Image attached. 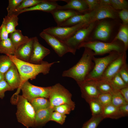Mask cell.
<instances>
[{
	"mask_svg": "<svg viewBox=\"0 0 128 128\" xmlns=\"http://www.w3.org/2000/svg\"><path fill=\"white\" fill-rule=\"evenodd\" d=\"M7 55L10 57L18 69L21 77V86L29 79L32 80L35 79L40 73H42L44 75L48 73L52 66L55 63L60 62L58 61L49 63L43 61L40 64H35L20 60L14 55Z\"/></svg>",
	"mask_w": 128,
	"mask_h": 128,
	"instance_id": "6da1fadb",
	"label": "cell"
},
{
	"mask_svg": "<svg viewBox=\"0 0 128 128\" xmlns=\"http://www.w3.org/2000/svg\"><path fill=\"white\" fill-rule=\"evenodd\" d=\"M82 56L78 62L68 69L63 72L62 76L71 78L78 84L84 81L94 66L92 59L95 55L91 49L85 48Z\"/></svg>",
	"mask_w": 128,
	"mask_h": 128,
	"instance_id": "7a4b0ae2",
	"label": "cell"
},
{
	"mask_svg": "<svg viewBox=\"0 0 128 128\" xmlns=\"http://www.w3.org/2000/svg\"><path fill=\"white\" fill-rule=\"evenodd\" d=\"M15 103L18 121L27 128L35 127L36 112L30 103L22 95H18Z\"/></svg>",
	"mask_w": 128,
	"mask_h": 128,
	"instance_id": "3957f363",
	"label": "cell"
},
{
	"mask_svg": "<svg viewBox=\"0 0 128 128\" xmlns=\"http://www.w3.org/2000/svg\"><path fill=\"white\" fill-rule=\"evenodd\" d=\"M84 47L91 50L94 52L95 56L102 55L110 53L113 51H116L121 53L125 51L123 45L116 41L106 42L98 41L88 40L81 44L78 49Z\"/></svg>",
	"mask_w": 128,
	"mask_h": 128,
	"instance_id": "277c9868",
	"label": "cell"
},
{
	"mask_svg": "<svg viewBox=\"0 0 128 128\" xmlns=\"http://www.w3.org/2000/svg\"><path fill=\"white\" fill-rule=\"evenodd\" d=\"M121 53L113 51L103 57L96 58L94 56L92 60L94 64V67L85 80H95L101 79L109 65Z\"/></svg>",
	"mask_w": 128,
	"mask_h": 128,
	"instance_id": "5b68a950",
	"label": "cell"
},
{
	"mask_svg": "<svg viewBox=\"0 0 128 128\" xmlns=\"http://www.w3.org/2000/svg\"><path fill=\"white\" fill-rule=\"evenodd\" d=\"M71 94L64 87L58 83L51 87L49 98L50 107H54L66 104L73 109L75 104L71 99Z\"/></svg>",
	"mask_w": 128,
	"mask_h": 128,
	"instance_id": "8992f818",
	"label": "cell"
},
{
	"mask_svg": "<svg viewBox=\"0 0 128 128\" xmlns=\"http://www.w3.org/2000/svg\"><path fill=\"white\" fill-rule=\"evenodd\" d=\"M96 22H91L87 26L79 29L64 41L72 51L73 55L75 54L77 50L81 44L89 40L88 37L95 27Z\"/></svg>",
	"mask_w": 128,
	"mask_h": 128,
	"instance_id": "52a82bcc",
	"label": "cell"
},
{
	"mask_svg": "<svg viewBox=\"0 0 128 128\" xmlns=\"http://www.w3.org/2000/svg\"><path fill=\"white\" fill-rule=\"evenodd\" d=\"M90 23H82L70 26L51 27L43 30V31L64 42L71 37L78 30L87 26Z\"/></svg>",
	"mask_w": 128,
	"mask_h": 128,
	"instance_id": "ba28073f",
	"label": "cell"
},
{
	"mask_svg": "<svg viewBox=\"0 0 128 128\" xmlns=\"http://www.w3.org/2000/svg\"><path fill=\"white\" fill-rule=\"evenodd\" d=\"M51 87H42L35 86L27 80L21 86L19 89L22 96L29 101L37 97L49 98Z\"/></svg>",
	"mask_w": 128,
	"mask_h": 128,
	"instance_id": "9c48e42d",
	"label": "cell"
},
{
	"mask_svg": "<svg viewBox=\"0 0 128 128\" xmlns=\"http://www.w3.org/2000/svg\"><path fill=\"white\" fill-rule=\"evenodd\" d=\"M39 35L52 48L59 57H62L68 52L73 54L72 51L64 42L54 36L43 31L40 33Z\"/></svg>",
	"mask_w": 128,
	"mask_h": 128,
	"instance_id": "30bf717a",
	"label": "cell"
},
{
	"mask_svg": "<svg viewBox=\"0 0 128 128\" xmlns=\"http://www.w3.org/2000/svg\"><path fill=\"white\" fill-rule=\"evenodd\" d=\"M127 57L126 51L121 53L109 65L101 79L110 81L119 73L122 68L126 63Z\"/></svg>",
	"mask_w": 128,
	"mask_h": 128,
	"instance_id": "8fae6325",
	"label": "cell"
},
{
	"mask_svg": "<svg viewBox=\"0 0 128 128\" xmlns=\"http://www.w3.org/2000/svg\"><path fill=\"white\" fill-rule=\"evenodd\" d=\"M50 53L49 49L39 42L37 37H34L32 51L29 62L35 64H40L43 59Z\"/></svg>",
	"mask_w": 128,
	"mask_h": 128,
	"instance_id": "7c38bea8",
	"label": "cell"
},
{
	"mask_svg": "<svg viewBox=\"0 0 128 128\" xmlns=\"http://www.w3.org/2000/svg\"><path fill=\"white\" fill-rule=\"evenodd\" d=\"M82 94L88 102L93 98H97L101 94L93 80H86L78 84Z\"/></svg>",
	"mask_w": 128,
	"mask_h": 128,
	"instance_id": "4fadbf2b",
	"label": "cell"
},
{
	"mask_svg": "<svg viewBox=\"0 0 128 128\" xmlns=\"http://www.w3.org/2000/svg\"><path fill=\"white\" fill-rule=\"evenodd\" d=\"M58 0H44L42 2L33 6L13 12L18 16L23 12L35 10L41 11L51 13L58 9L59 5L56 2V1Z\"/></svg>",
	"mask_w": 128,
	"mask_h": 128,
	"instance_id": "5bb4252c",
	"label": "cell"
},
{
	"mask_svg": "<svg viewBox=\"0 0 128 128\" xmlns=\"http://www.w3.org/2000/svg\"><path fill=\"white\" fill-rule=\"evenodd\" d=\"M4 80L11 87L13 91L18 88L21 85V78L18 69L14 64L4 74Z\"/></svg>",
	"mask_w": 128,
	"mask_h": 128,
	"instance_id": "9a60e30c",
	"label": "cell"
},
{
	"mask_svg": "<svg viewBox=\"0 0 128 128\" xmlns=\"http://www.w3.org/2000/svg\"><path fill=\"white\" fill-rule=\"evenodd\" d=\"M92 22L107 18L114 19L116 18V13L110 5L99 6L94 10Z\"/></svg>",
	"mask_w": 128,
	"mask_h": 128,
	"instance_id": "2e32d148",
	"label": "cell"
},
{
	"mask_svg": "<svg viewBox=\"0 0 128 128\" xmlns=\"http://www.w3.org/2000/svg\"><path fill=\"white\" fill-rule=\"evenodd\" d=\"M111 29V25L109 22L106 21H102L96 27L94 38L95 39L106 42L110 37Z\"/></svg>",
	"mask_w": 128,
	"mask_h": 128,
	"instance_id": "e0dca14e",
	"label": "cell"
},
{
	"mask_svg": "<svg viewBox=\"0 0 128 128\" xmlns=\"http://www.w3.org/2000/svg\"><path fill=\"white\" fill-rule=\"evenodd\" d=\"M34 37L30 38L29 41L19 47L14 55L18 59L29 62L32 50Z\"/></svg>",
	"mask_w": 128,
	"mask_h": 128,
	"instance_id": "ac0fdd59",
	"label": "cell"
},
{
	"mask_svg": "<svg viewBox=\"0 0 128 128\" xmlns=\"http://www.w3.org/2000/svg\"><path fill=\"white\" fill-rule=\"evenodd\" d=\"M93 13L92 11L83 14H79L71 17L58 26H71L82 23H90L92 22Z\"/></svg>",
	"mask_w": 128,
	"mask_h": 128,
	"instance_id": "d6986e66",
	"label": "cell"
},
{
	"mask_svg": "<svg viewBox=\"0 0 128 128\" xmlns=\"http://www.w3.org/2000/svg\"><path fill=\"white\" fill-rule=\"evenodd\" d=\"M65 2L66 4L59 5L58 9L73 10L82 13L88 10V6L85 0H61Z\"/></svg>",
	"mask_w": 128,
	"mask_h": 128,
	"instance_id": "ffe728a7",
	"label": "cell"
},
{
	"mask_svg": "<svg viewBox=\"0 0 128 128\" xmlns=\"http://www.w3.org/2000/svg\"><path fill=\"white\" fill-rule=\"evenodd\" d=\"M51 13L58 26L71 17L81 13L71 10L57 9Z\"/></svg>",
	"mask_w": 128,
	"mask_h": 128,
	"instance_id": "44dd1931",
	"label": "cell"
},
{
	"mask_svg": "<svg viewBox=\"0 0 128 128\" xmlns=\"http://www.w3.org/2000/svg\"><path fill=\"white\" fill-rule=\"evenodd\" d=\"M54 111L53 108L50 107L36 111L35 127L43 124L50 121L51 115Z\"/></svg>",
	"mask_w": 128,
	"mask_h": 128,
	"instance_id": "7402d4cb",
	"label": "cell"
},
{
	"mask_svg": "<svg viewBox=\"0 0 128 128\" xmlns=\"http://www.w3.org/2000/svg\"><path fill=\"white\" fill-rule=\"evenodd\" d=\"M9 38L11 40L16 50L20 46L29 40L30 38L23 36L21 31L17 29L14 32L9 34Z\"/></svg>",
	"mask_w": 128,
	"mask_h": 128,
	"instance_id": "603a6c76",
	"label": "cell"
},
{
	"mask_svg": "<svg viewBox=\"0 0 128 128\" xmlns=\"http://www.w3.org/2000/svg\"><path fill=\"white\" fill-rule=\"evenodd\" d=\"M102 115L104 119L108 118L117 119L123 117L119 108L111 104L104 107Z\"/></svg>",
	"mask_w": 128,
	"mask_h": 128,
	"instance_id": "cb8c5ba5",
	"label": "cell"
},
{
	"mask_svg": "<svg viewBox=\"0 0 128 128\" xmlns=\"http://www.w3.org/2000/svg\"><path fill=\"white\" fill-rule=\"evenodd\" d=\"M18 15L13 13H8L3 18L5 24L9 34L15 31L16 27L18 25Z\"/></svg>",
	"mask_w": 128,
	"mask_h": 128,
	"instance_id": "d4e9b609",
	"label": "cell"
},
{
	"mask_svg": "<svg viewBox=\"0 0 128 128\" xmlns=\"http://www.w3.org/2000/svg\"><path fill=\"white\" fill-rule=\"evenodd\" d=\"M117 40L122 42L124 50L126 51L128 47V26L122 24L119 32L112 41Z\"/></svg>",
	"mask_w": 128,
	"mask_h": 128,
	"instance_id": "484cf974",
	"label": "cell"
},
{
	"mask_svg": "<svg viewBox=\"0 0 128 128\" xmlns=\"http://www.w3.org/2000/svg\"><path fill=\"white\" fill-rule=\"evenodd\" d=\"M16 50L11 40L9 38L4 40H0V53L6 55H14Z\"/></svg>",
	"mask_w": 128,
	"mask_h": 128,
	"instance_id": "4316f807",
	"label": "cell"
},
{
	"mask_svg": "<svg viewBox=\"0 0 128 128\" xmlns=\"http://www.w3.org/2000/svg\"><path fill=\"white\" fill-rule=\"evenodd\" d=\"M94 80L100 93L111 94L113 92V90L109 81L102 79Z\"/></svg>",
	"mask_w": 128,
	"mask_h": 128,
	"instance_id": "83f0119b",
	"label": "cell"
},
{
	"mask_svg": "<svg viewBox=\"0 0 128 128\" xmlns=\"http://www.w3.org/2000/svg\"><path fill=\"white\" fill-rule=\"evenodd\" d=\"M33 107L35 112L38 110L50 107L49 101L43 97H37L29 101Z\"/></svg>",
	"mask_w": 128,
	"mask_h": 128,
	"instance_id": "f1b7e54d",
	"label": "cell"
},
{
	"mask_svg": "<svg viewBox=\"0 0 128 128\" xmlns=\"http://www.w3.org/2000/svg\"><path fill=\"white\" fill-rule=\"evenodd\" d=\"M88 102L89 105L92 116L102 115L104 107L97 98L91 99Z\"/></svg>",
	"mask_w": 128,
	"mask_h": 128,
	"instance_id": "f546056e",
	"label": "cell"
},
{
	"mask_svg": "<svg viewBox=\"0 0 128 128\" xmlns=\"http://www.w3.org/2000/svg\"><path fill=\"white\" fill-rule=\"evenodd\" d=\"M114 91H119L121 89L128 86L122 79L119 73L109 81Z\"/></svg>",
	"mask_w": 128,
	"mask_h": 128,
	"instance_id": "4dcf8cb0",
	"label": "cell"
},
{
	"mask_svg": "<svg viewBox=\"0 0 128 128\" xmlns=\"http://www.w3.org/2000/svg\"><path fill=\"white\" fill-rule=\"evenodd\" d=\"M14 64L8 55H0V72L4 74Z\"/></svg>",
	"mask_w": 128,
	"mask_h": 128,
	"instance_id": "1f68e13d",
	"label": "cell"
},
{
	"mask_svg": "<svg viewBox=\"0 0 128 128\" xmlns=\"http://www.w3.org/2000/svg\"><path fill=\"white\" fill-rule=\"evenodd\" d=\"M111 104L114 106L119 107L127 103L119 91H114L111 94Z\"/></svg>",
	"mask_w": 128,
	"mask_h": 128,
	"instance_id": "d6a6232c",
	"label": "cell"
},
{
	"mask_svg": "<svg viewBox=\"0 0 128 128\" xmlns=\"http://www.w3.org/2000/svg\"><path fill=\"white\" fill-rule=\"evenodd\" d=\"M104 119L102 115L92 116L84 124L82 128H97L100 123Z\"/></svg>",
	"mask_w": 128,
	"mask_h": 128,
	"instance_id": "836d02e7",
	"label": "cell"
},
{
	"mask_svg": "<svg viewBox=\"0 0 128 128\" xmlns=\"http://www.w3.org/2000/svg\"><path fill=\"white\" fill-rule=\"evenodd\" d=\"M43 0H23L20 4L13 12L19 11L33 6L42 2Z\"/></svg>",
	"mask_w": 128,
	"mask_h": 128,
	"instance_id": "e575fe53",
	"label": "cell"
},
{
	"mask_svg": "<svg viewBox=\"0 0 128 128\" xmlns=\"http://www.w3.org/2000/svg\"><path fill=\"white\" fill-rule=\"evenodd\" d=\"M111 5L115 10L128 9V3L125 0H111Z\"/></svg>",
	"mask_w": 128,
	"mask_h": 128,
	"instance_id": "d590c367",
	"label": "cell"
},
{
	"mask_svg": "<svg viewBox=\"0 0 128 128\" xmlns=\"http://www.w3.org/2000/svg\"><path fill=\"white\" fill-rule=\"evenodd\" d=\"M97 98L104 107L111 104L112 95L110 93H101Z\"/></svg>",
	"mask_w": 128,
	"mask_h": 128,
	"instance_id": "8d00e7d4",
	"label": "cell"
},
{
	"mask_svg": "<svg viewBox=\"0 0 128 128\" xmlns=\"http://www.w3.org/2000/svg\"><path fill=\"white\" fill-rule=\"evenodd\" d=\"M66 116L65 115L57 112H53L50 119V121L52 120L56 122L61 124L64 122Z\"/></svg>",
	"mask_w": 128,
	"mask_h": 128,
	"instance_id": "74e56055",
	"label": "cell"
},
{
	"mask_svg": "<svg viewBox=\"0 0 128 128\" xmlns=\"http://www.w3.org/2000/svg\"><path fill=\"white\" fill-rule=\"evenodd\" d=\"M53 108L55 111L64 115L69 114L71 109H73L70 105L66 104L55 107Z\"/></svg>",
	"mask_w": 128,
	"mask_h": 128,
	"instance_id": "f35d334b",
	"label": "cell"
},
{
	"mask_svg": "<svg viewBox=\"0 0 128 128\" xmlns=\"http://www.w3.org/2000/svg\"><path fill=\"white\" fill-rule=\"evenodd\" d=\"M12 91L11 87L4 79L0 82V98H3L6 91Z\"/></svg>",
	"mask_w": 128,
	"mask_h": 128,
	"instance_id": "ab89813d",
	"label": "cell"
},
{
	"mask_svg": "<svg viewBox=\"0 0 128 128\" xmlns=\"http://www.w3.org/2000/svg\"><path fill=\"white\" fill-rule=\"evenodd\" d=\"M23 0H9L7 8L8 13L14 11L21 4Z\"/></svg>",
	"mask_w": 128,
	"mask_h": 128,
	"instance_id": "60d3db41",
	"label": "cell"
},
{
	"mask_svg": "<svg viewBox=\"0 0 128 128\" xmlns=\"http://www.w3.org/2000/svg\"><path fill=\"white\" fill-rule=\"evenodd\" d=\"M119 73L123 81L128 85V67L127 63L122 68Z\"/></svg>",
	"mask_w": 128,
	"mask_h": 128,
	"instance_id": "b9f144b4",
	"label": "cell"
},
{
	"mask_svg": "<svg viewBox=\"0 0 128 128\" xmlns=\"http://www.w3.org/2000/svg\"><path fill=\"white\" fill-rule=\"evenodd\" d=\"M9 34L5 25L3 22L0 27V40H6L9 38Z\"/></svg>",
	"mask_w": 128,
	"mask_h": 128,
	"instance_id": "7bdbcfd3",
	"label": "cell"
},
{
	"mask_svg": "<svg viewBox=\"0 0 128 128\" xmlns=\"http://www.w3.org/2000/svg\"><path fill=\"white\" fill-rule=\"evenodd\" d=\"M118 15L123 22L122 24L125 25H128V9H124L121 10L118 13Z\"/></svg>",
	"mask_w": 128,
	"mask_h": 128,
	"instance_id": "ee69618b",
	"label": "cell"
},
{
	"mask_svg": "<svg viewBox=\"0 0 128 128\" xmlns=\"http://www.w3.org/2000/svg\"><path fill=\"white\" fill-rule=\"evenodd\" d=\"M90 11L94 10L99 5V0H85Z\"/></svg>",
	"mask_w": 128,
	"mask_h": 128,
	"instance_id": "f6af8a7d",
	"label": "cell"
},
{
	"mask_svg": "<svg viewBox=\"0 0 128 128\" xmlns=\"http://www.w3.org/2000/svg\"><path fill=\"white\" fill-rule=\"evenodd\" d=\"M119 108L120 111L123 117L128 115V103L123 105Z\"/></svg>",
	"mask_w": 128,
	"mask_h": 128,
	"instance_id": "bcb514c9",
	"label": "cell"
},
{
	"mask_svg": "<svg viewBox=\"0 0 128 128\" xmlns=\"http://www.w3.org/2000/svg\"><path fill=\"white\" fill-rule=\"evenodd\" d=\"M119 91L126 101L128 103V86L121 89Z\"/></svg>",
	"mask_w": 128,
	"mask_h": 128,
	"instance_id": "7dc6e473",
	"label": "cell"
},
{
	"mask_svg": "<svg viewBox=\"0 0 128 128\" xmlns=\"http://www.w3.org/2000/svg\"><path fill=\"white\" fill-rule=\"evenodd\" d=\"M99 6L111 5V0H99Z\"/></svg>",
	"mask_w": 128,
	"mask_h": 128,
	"instance_id": "c3c4849f",
	"label": "cell"
},
{
	"mask_svg": "<svg viewBox=\"0 0 128 128\" xmlns=\"http://www.w3.org/2000/svg\"><path fill=\"white\" fill-rule=\"evenodd\" d=\"M4 79V75L0 72V82Z\"/></svg>",
	"mask_w": 128,
	"mask_h": 128,
	"instance_id": "681fc988",
	"label": "cell"
}]
</instances>
